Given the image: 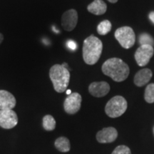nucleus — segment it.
I'll return each mask as SVG.
<instances>
[{
	"instance_id": "obj_15",
	"label": "nucleus",
	"mask_w": 154,
	"mask_h": 154,
	"mask_svg": "<svg viewBox=\"0 0 154 154\" xmlns=\"http://www.w3.org/2000/svg\"><path fill=\"white\" fill-rule=\"evenodd\" d=\"M55 147L57 150L61 152H68L70 151V142L69 140L66 137H59L55 140Z\"/></svg>"
},
{
	"instance_id": "obj_23",
	"label": "nucleus",
	"mask_w": 154,
	"mask_h": 154,
	"mask_svg": "<svg viewBox=\"0 0 154 154\" xmlns=\"http://www.w3.org/2000/svg\"><path fill=\"white\" fill-rule=\"evenodd\" d=\"M3 39H4V36H3L2 34L0 33V44H1L2 42Z\"/></svg>"
},
{
	"instance_id": "obj_19",
	"label": "nucleus",
	"mask_w": 154,
	"mask_h": 154,
	"mask_svg": "<svg viewBox=\"0 0 154 154\" xmlns=\"http://www.w3.org/2000/svg\"><path fill=\"white\" fill-rule=\"evenodd\" d=\"M139 43L140 45H150L153 47L154 39L150 34L143 33L139 36Z\"/></svg>"
},
{
	"instance_id": "obj_17",
	"label": "nucleus",
	"mask_w": 154,
	"mask_h": 154,
	"mask_svg": "<svg viewBox=\"0 0 154 154\" xmlns=\"http://www.w3.org/2000/svg\"><path fill=\"white\" fill-rule=\"evenodd\" d=\"M111 23L109 20H104L100 22L97 26V32L100 35H106L111 29Z\"/></svg>"
},
{
	"instance_id": "obj_13",
	"label": "nucleus",
	"mask_w": 154,
	"mask_h": 154,
	"mask_svg": "<svg viewBox=\"0 0 154 154\" xmlns=\"http://www.w3.org/2000/svg\"><path fill=\"white\" fill-rule=\"evenodd\" d=\"M152 75L151 70L149 69H143L138 71L134 76V84L137 86H143L149 82Z\"/></svg>"
},
{
	"instance_id": "obj_24",
	"label": "nucleus",
	"mask_w": 154,
	"mask_h": 154,
	"mask_svg": "<svg viewBox=\"0 0 154 154\" xmlns=\"http://www.w3.org/2000/svg\"><path fill=\"white\" fill-rule=\"evenodd\" d=\"M108 1H109V2L114 4V3H116L117 2H118V0H108Z\"/></svg>"
},
{
	"instance_id": "obj_20",
	"label": "nucleus",
	"mask_w": 154,
	"mask_h": 154,
	"mask_svg": "<svg viewBox=\"0 0 154 154\" xmlns=\"http://www.w3.org/2000/svg\"><path fill=\"white\" fill-rule=\"evenodd\" d=\"M111 154H131V152L128 146L121 145L117 146Z\"/></svg>"
},
{
	"instance_id": "obj_22",
	"label": "nucleus",
	"mask_w": 154,
	"mask_h": 154,
	"mask_svg": "<svg viewBox=\"0 0 154 154\" xmlns=\"http://www.w3.org/2000/svg\"><path fill=\"white\" fill-rule=\"evenodd\" d=\"M149 18L150 20H151V22L154 24V11H152L149 13Z\"/></svg>"
},
{
	"instance_id": "obj_18",
	"label": "nucleus",
	"mask_w": 154,
	"mask_h": 154,
	"mask_svg": "<svg viewBox=\"0 0 154 154\" xmlns=\"http://www.w3.org/2000/svg\"><path fill=\"white\" fill-rule=\"evenodd\" d=\"M144 99L147 103H152L154 102V84H150L146 86Z\"/></svg>"
},
{
	"instance_id": "obj_6",
	"label": "nucleus",
	"mask_w": 154,
	"mask_h": 154,
	"mask_svg": "<svg viewBox=\"0 0 154 154\" xmlns=\"http://www.w3.org/2000/svg\"><path fill=\"white\" fill-rule=\"evenodd\" d=\"M82 98L79 93L74 92L69 95L63 103L64 110L69 114H74L81 109Z\"/></svg>"
},
{
	"instance_id": "obj_10",
	"label": "nucleus",
	"mask_w": 154,
	"mask_h": 154,
	"mask_svg": "<svg viewBox=\"0 0 154 154\" xmlns=\"http://www.w3.org/2000/svg\"><path fill=\"white\" fill-rule=\"evenodd\" d=\"M118 132L113 127H108L99 131L96 134V139L101 143H111L116 139Z\"/></svg>"
},
{
	"instance_id": "obj_11",
	"label": "nucleus",
	"mask_w": 154,
	"mask_h": 154,
	"mask_svg": "<svg viewBox=\"0 0 154 154\" xmlns=\"http://www.w3.org/2000/svg\"><path fill=\"white\" fill-rule=\"evenodd\" d=\"M110 86L106 82H93L88 86V91L94 97H103L109 94Z\"/></svg>"
},
{
	"instance_id": "obj_21",
	"label": "nucleus",
	"mask_w": 154,
	"mask_h": 154,
	"mask_svg": "<svg viewBox=\"0 0 154 154\" xmlns=\"http://www.w3.org/2000/svg\"><path fill=\"white\" fill-rule=\"evenodd\" d=\"M67 47L69 48L70 50H72V51H74V50L76 49L77 45L76 43L73 40H69L67 42Z\"/></svg>"
},
{
	"instance_id": "obj_2",
	"label": "nucleus",
	"mask_w": 154,
	"mask_h": 154,
	"mask_svg": "<svg viewBox=\"0 0 154 154\" xmlns=\"http://www.w3.org/2000/svg\"><path fill=\"white\" fill-rule=\"evenodd\" d=\"M103 49L102 42L94 35L84 40L83 44V59L88 65H94L99 61Z\"/></svg>"
},
{
	"instance_id": "obj_7",
	"label": "nucleus",
	"mask_w": 154,
	"mask_h": 154,
	"mask_svg": "<svg viewBox=\"0 0 154 154\" xmlns=\"http://www.w3.org/2000/svg\"><path fill=\"white\" fill-rule=\"evenodd\" d=\"M154 53L153 47L150 45H140L135 53V59L139 66L148 64Z\"/></svg>"
},
{
	"instance_id": "obj_5",
	"label": "nucleus",
	"mask_w": 154,
	"mask_h": 154,
	"mask_svg": "<svg viewBox=\"0 0 154 154\" xmlns=\"http://www.w3.org/2000/svg\"><path fill=\"white\" fill-rule=\"evenodd\" d=\"M115 37L121 47L128 49L134 45L136 42V35L130 26H122L115 32Z\"/></svg>"
},
{
	"instance_id": "obj_4",
	"label": "nucleus",
	"mask_w": 154,
	"mask_h": 154,
	"mask_svg": "<svg viewBox=\"0 0 154 154\" xmlns=\"http://www.w3.org/2000/svg\"><path fill=\"white\" fill-rule=\"evenodd\" d=\"M126 109V100L121 96H116L107 102L105 112L111 118H117L124 114Z\"/></svg>"
},
{
	"instance_id": "obj_9",
	"label": "nucleus",
	"mask_w": 154,
	"mask_h": 154,
	"mask_svg": "<svg viewBox=\"0 0 154 154\" xmlns=\"http://www.w3.org/2000/svg\"><path fill=\"white\" fill-rule=\"evenodd\" d=\"M78 22V13L74 9L65 11L61 17V25L64 30L71 32L76 27Z\"/></svg>"
},
{
	"instance_id": "obj_26",
	"label": "nucleus",
	"mask_w": 154,
	"mask_h": 154,
	"mask_svg": "<svg viewBox=\"0 0 154 154\" xmlns=\"http://www.w3.org/2000/svg\"><path fill=\"white\" fill-rule=\"evenodd\" d=\"M72 94V91L71 90H66V94L67 95H70Z\"/></svg>"
},
{
	"instance_id": "obj_25",
	"label": "nucleus",
	"mask_w": 154,
	"mask_h": 154,
	"mask_svg": "<svg viewBox=\"0 0 154 154\" xmlns=\"http://www.w3.org/2000/svg\"><path fill=\"white\" fill-rule=\"evenodd\" d=\"M62 66H63V67H65V68H66V69H68V64H67V63H63V64H62Z\"/></svg>"
},
{
	"instance_id": "obj_16",
	"label": "nucleus",
	"mask_w": 154,
	"mask_h": 154,
	"mask_svg": "<svg viewBox=\"0 0 154 154\" xmlns=\"http://www.w3.org/2000/svg\"><path fill=\"white\" fill-rule=\"evenodd\" d=\"M43 127L46 131H53L56 128V121L52 116L46 115L43 118Z\"/></svg>"
},
{
	"instance_id": "obj_3",
	"label": "nucleus",
	"mask_w": 154,
	"mask_h": 154,
	"mask_svg": "<svg viewBox=\"0 0 154 154\" xmlns=\"http://www.w3.org/2000/svg\"><path fill=\"white\" fill-rule=\"evenodd\" d=\"M49 77L54 88L58 93H63L67 89L70 80V73L68 69L60 64L54 65L49 70Z\"/></svg>"
},
{
	"instance_id": "obj_14",
	"label": "nucleus",
	"mask_w": 154,
	"mask_h": 154,
	"mask_svg": "<svg viewBox=\"0 0 154 154\" xmlns=\"http://www.w3.org/2000/svg\"><path fill=\"white\" fill-rule=\"evenodd\" d=\"M88 11L95 15L103 14L107 10V5L103 0H94L88 5Z\"/></svg>"
},
{
	"instance_id": "obj_27",
	"label": "nucleus",
	"mask_w": 154,
	"mask_h": 154,
	"mask_svg": "<svg viewBox=\"0 0 154 154\" xmlns=\"http://www.w3.org/2000/svg\"><path fill=\"white\" fill-rule=\"evenodd\" d=\"M153 134H154V126H153Z\"/></svg>"
},
{
	"instance_id": "obj_8",
	"label": "nucleus",
	"mask_w": 154,
	"mask_h": 154,
	"mask_svg": "<svg viewBox=\"0 0 154 154\" xmlns=\"http://www.w3.org/2000/svg\"><path fill=\"white\" fill-rule=\"evenodd\" d=\"M18 124V117L12 109L0 110V126L5 129H11Z\"/></svg>"
},
{
	"instance_id": "obj_1",
	"label": "nucleus",
	"mask_w": 154,
	"mask_h": 154,
	"mask_svg": "<svg viewBox=\"0 0 154 154\" xmlns=\"http://www.w3.org/2000/svg\"><path fill=\"white\" fill-rule=\"evenodd\" d=\"M102 72L113 81L121 82L126 80L129 75L130 69L128 65L118 58H111L103 63Z\"/></svg>"
},
{
	"instance_id": "obj_12",
	"label": "nucleus",
	"mask_w": 154,
	"mask_h": 154,
	"mask_svg": "<svg viewBox=\"0 0 154 154\" xmlns=\"http://www.w3.org/2000/svg\"><path fill=\"white\" fill-rule=\"evenodd\" d=\"M17 101L10 92L0 90V110H8L15 107Z\"/></svg>"
}]
</instances>
